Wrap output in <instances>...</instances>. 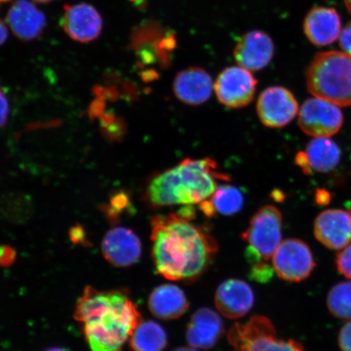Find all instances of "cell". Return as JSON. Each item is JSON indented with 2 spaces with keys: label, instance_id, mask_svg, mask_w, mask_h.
<instances>
[{
  "label": "cell",
  "instance_id": "obj_38",
  "mask_svg": "<svg viewBox=\"0 0 351 351\" xmlns=\"http://www.w3.org/2000/svg\"><path fill=\"white\" fill-rule=\"evenodd\" d=\"M10 1L11 0H0V6H1L3 3H5Z\"/></svg>",
  "mask_w": 351,
  "mask_h": 351
},
{
  "label": "cell",
  "instance_id": "obj_36",
  "mask_svg": "<svg viewBox=\"0 0 351 351\" xmlns=\"http://www.w3.org/2000/svg\"><path fill=\"white\" fill-rule=\"evenodd\" d=\"M345 3L351 14V0H345Z\"/></svg>",
  "mask_w": 351,
  "mask_h": 351
},
{
  "label": "cell",
  "instance_id": "obj_18",
  "mask_svg": "<svg viewBox=\"0 0 351 351\" xmlns=\"http://www.w3.org/2000/svg\"><path fill=\"white\" fill-rule=\"evenodd\" d=\"M304 28L306 38L314 45H330L340 37L341 19L339 13L332 8H314L307 13Z\"/></svg>",
  "mask_w": 351,
  "mask_h": 351
},
{
  "label": "cell",
  "instance_id": "obj_16",
  "mask_svg": "<svg viewBox=\"0 0 351 351\" xmlns=\"http://www.w3.org/2000/svg\"><path fill=\"white\" fill-rule=\"evenodd\" d=\"M173 92L182 103L197 106L207 102L212 96V77L204 69L191 67L182 70L176 75Z\"/></svg>",
  "mask_w": 351,
  "mask_h": 351
},
{
  "label": "cell",
  "instance_id": "obj_33",
  "mask_svg": "<svg viewBox=\"0 0 351 351\" xmlns=\"http://www.w3.org/2000/svg\"><path fill=\"white\" fill-rule=\"evenodd\" d=\"M8 29L5 24L0 20V46L6 42L8 38Z\"/></svg>",
  "mask_w": 351,
  "mask_h": 351
},
{
  "label": "cell",
  "instance_id": "obj_6",
  "mask_svg": "<svg viewBox=\"0 0 351 351\" xmlns=\"http://www.w3.org/2000/svg\"><path fill=\"white\" fill-rule=\"evenodd\" d=\"M282 215L278 208L273 205L263 206L254 215L241 239L267 262L282 243Z\"/></svg>",
  "mask_w": 351,
  "mask_h": 351
},
{
  "label": "cell",
  "instance_id": "obj_14",
  "mask_svg": "<svg viewBox=\"0 0 351 351\" xmlns=\"http://www.w3.org/2000/svg\"><path fill=\"white\" fill-rule=\"evenodd\" d=\"M274 44L265 32L254 30L243 35L237 43L234 56L236 62L250 72H257L271 62Z\"/></svg>",
  "mask_w": 351,
  "mask_h": 351
},
{
  "label": "cell",
  "instance_id": "obj_2",
  "mask_svg": "<svg viewBox=\"0 0 351 351\" xmlns=\"http://www.w3.org/2000/svg\"><path fill=\"white\" fill-rule=\"evenodd\" d=\"M74 318L82 324L91 351H121L142 317L125 289L87 287L78 298Z\"/></svg>",
  "mask_w": 351,
  "mask_h": 351
},
{
  "label": "cell",
  "instance_id": "obj_3",
  "mask_svg": "<svg viewBox=\"0 0 351 351\" xmlns=\"http://www.w3.org/2000/svg\"><path fill=\"white\" fill-rule=\"evenodd\" d=\"M210 158L186 159L173 168L151 178L145 189V201L152 208L174 205L192 206L209 199L219 181H228Z\"/></svg>",
  "mask_w": 351,
  "mask_h": 351
},
{
  "label": "cell",
  "instance_id": "obj_8",
  "mask_svg": "<svg viewBox=\"0 0 351 351\" xmlns=\"http://www.w3.org/2000/svg\"><path fill=\"white\" fill-rule=\"evenodd\" d=\"M298 125L304 133L313 137H330L343 125L339 106L326 99H306L298 112Z\"/></svg>",
  "mask_w": 351,
  "mask_h": 351
},
{
  "label": "cell",
  "instance_id": "obj_34",
  "mask_svg": "<svg viewBox=\"0 0 351 351\" xmlns=\"http://www.w3.org/2000/svg\"><path fill=\"white\" fill-rule=\"evenodd\" d=\"M172 351H197V350L195 349H193V348H179L175 349Z\"/></svg>",
  "mask_w": 351,
  "mask_h": 351
},
{
  "label": "cell",
  "instance_id": "obj_7",
  "mask_svg": "<svg viewBox=\"0 0 351 351\" xmlns=\"http://www.w3.org/2000/svg\"><path fill=\"white\" fill-rule=\"evenodd\" d=\"M273 267L279 278L289 282H301L313 273L315 262L304 241L289 239L282 241L276 250Z\"/></svg>",
  "mask_w": 351,
  "mask_h": 351
},
{
  "label": "cell",
  "instance_id": "obj_29",
  "mask_svg": "<svg viewBox=\"0 0 351 351\" xmlns=\"http://www.w3.org/2000/svg\"><path fill=\"white\" fill-rule=\"evenodd\" d=\"M339 345L341 351H351V319L341 328Z\"/></svg>",
  "mask_w": 351,
  "mask_h": 351
},
{
  "label": "cell",
  "instance_id": "obj_32",
  "mask_svg": "<svg viewBox=\"0 0 351 351\" xmlns=\"http://www.w3.org/2000/svg\"><path fill=\"white\" fill-rule=\"evenodd\" d=\"M70 239L73 243H84L86 241L85 230L80 226L73 227L69 232Z\"/></svg>",
  "mask_w": 351,
  "mask_h": 351
},
{
  "label": "cell",
  "instance_id": "obj_20",
  "mask_svg": "<svg viewBox=\"0 0 351 351\" xmlns=\"http://www.w3.org/2000/svg\"><path fill=\"white\" fill-rule=\"evenodd\" d=\"M148 306L154 317L172 320L185 314L189 304L182 289L177 285L165 284L153 289L149 296Z\"/></svg>",
  "mask_w": 351,
  "mask_h": 351
},
{
  "label": "cell",
  "instance_id": "obj_9",
  "mask_svg": "<svg viewBox=\"0 0 351 351\" xmlns=\"http://www.w3.org/2000/svg\"><path fill=\"white\" fill-rule=\"evenodd\" d=\"M256 86L252 72L240 66H232L219 74L214 90L219 103L228 108H241L252 102Z\"/></svg>",
  "mask_w": 351,
  "mask_h": 351
},
{
  "label": "cell",
  "instance_id": "obj_24",
  "mask_svg": "<svg viewBox=\"0 0 351 351\" xmlns=\"http://www.w3.org/2000/svg\"><path fill=\"white\" fill-rule=\"evenodd\" d=\"M327 306L333 317L351 319V282L337 284L329 291Z\"/></svg>",
  "mask_w": 351,
  "mask_h": 351
},
{
  "label": "cell",
  "instance_id": "obj_25",
  "mask_svg": "<svg viewBox=\"0 0 351 351\" xmlns=\"http://www.w3.org/2000/svg\"><path fill=\"white\" fill-rule=\"evenodd\" d=\"M274 271L267 261H261L253 263L249 276L258 283H267L273 278Z\"/></svg>",
  "mask_w": 351,
  "mask_h": 351
},
{
  "label": "cell",
  "instance_id": "obj_23",
  "mask_svg": "<svg viewBox=\"0 0 351 351\" xmlns=\"http://www.w3.org/2000/svg\"><path fill=\"white\" fill-rule=\"evenodd\" d=\"M130 348L134 351H164L168 337L160 324L147 320L140 322L130 337Z\"/></svg>",
  "mask_w": 351,
  "mask_h": 351
},
{
  "label": "cell",
  "instance_id": "obj_28",
  "mask_svg": "<svg viewBox=\"0 0 351 351\" xmlns=\"http://www.w3.org/2000/svg\"><path fill=\"white\" fill-rule=\"evenodd\" d=\"M16 258L15 249L10 245H0V267H10Z\"/></svg>",
  "mask_w": 351,
  "mask_h": 351
},
{
  "label": "cell",
  "instance_id": "obj_17",
  "mask_svg": "<svg viewBox=\"0 0 351 351\" xmlns=\"http://www.w3.org/2000/svg\"><path fill=\"white\" fill-rule=\"evenodd\" d=\"M6 21L13 34L24 41L40 36L47 24L43 12L28 0H16L8 10Z\"/></svg>",
  "mask_w": 351,
  "mask_h": 351
},
{
  "label": "cell",
  "instance_id": "obj_39",
  "mask_svg": "<svg viewBox=\"0 0 351 351\" xmlns=\"http://www.w3.org/2000/svg\"><path fill=\"white\" fill-rule=\"evenodd\" d=\"M133 1H134V0H133Z\"/></svg>",
  "mask_w": 351,
  "mask_h": 351
},
{
  "label": "cell",
  "instance_id": "obj_11",
  "mask_svg": "<svg viewBox=\"0 0 351 351\" xmlns=\"http://www.w3.org/2000/svg\"><path fill=\"white\" fill-rule=\"evenodd\" d=\"M110 265L128 267L137 263L142 256V243L135 232L125 227H116L105 234L101 245Z\"/></svg>",
  "mask_w": 351,
  "mask_h": 351
},
{
  "label": "cell",
  "instance_id": "obj_10",
  "mask_svg": "<svg viewBox=\"0 0 351 351\" xmlns=\"http://www.w3.org/2000/svg\"><path fill=\"white\" fill-rule=\"evenodd\" d=\"M298 112L300 108L295 95L287 88H267L258 97V116L263 125L269 128H283L295 119Z\"/></svg>",
  "mask_w": 351,
  "mask_h": 351
},
{
  "label": "cell",
  "instance_id": "obj_27",
  "mask_svg": "<svg viewBox=\"0 0 351 351\" xmlns=\"http://www.w3.org/2000/svg\"><path fill=\"white\" fill-rule=\"evenodd\" d=\"M336 265L341 274L351 280V245L341 250L336 258Z\"/></svg>",
  "mask_w": 351,
  "mask_h": 351
},
{
  "label": "cell",
  "instance_id": "obj_15",
  "mask_svg": "<svg viewBox=\"0 0 351 351\" xmlns=\"http://www.w3.org/2000/svg\"><path fill=\"white\" fill-rule=\"evenodd\" d=\"M254 295L252 289L244 280L230 279L219 285L215 295V304L223 317L239 319L252 308Z\"/></svg>",
  "mask_w": 351,
  "mask_h": 351
},
{
  "label": "cell",
  "instance_id": "obj_26",
  "mask_svg": "<svg viewBox=\"0 0 351 351\" xmlns=\"http://www.w3.org/2000/svg\"><path fill=\"white\" fill-rule=\"evenodd\" d=\"M129 199L128 197L124 194L117 195L113 197L111 200V204L107 206V208L105 209L108 217L111 221H116L120 214L125 208H128Z\"/></svg>",
  "mask_w": 351,
  "mask_h": 351
},
{
  "label": "cell",
  "instance_id": "obj_19",
  "mask_svg": "<svg viewBox=\"0 0 351 351\" xmlns=\"http://www.w3.org/2000/svg\"><path fill=\"white\" fill-rule=\"evenodd\" d=\"M223 332L222 319L208 307H202L192 315L186 330V340L192 348L208 350L213 348Z\"/></svg>",
  "mask_w": 351,
  "mask_h": 351
},
{
  "label": "cell",
  "instance_id": "obj_21",
  "mask_svg": "<svg viewBox=\"0 0 351 351\" xmlns=\"http://www.w3.org/2000/svg\"><path fill=\"white\" fill-rule=\"evenodd\" d=\"M311 171L328 173L339 165L340 148L329 137H315L311 140L304 152Z\"/></svg>",
  "mask_w": 351,
  "mask_h": 351
},
{
  "label": "cell",
  "instance_id": "obj_12",
  "mask_svg": "<svg viewBox=\"0 0 351 351\" xmlns=\"http://www.w3.org/2000/svg\"><path fill=\"white\" fill-rule=\"evenodd\" d=\"M315 238L328 249L342 250L351 241V209L324 210L314 223Z\"/></svg>",
  "mask_w": 351,
  "mask_h": 351
},
{
  "label": "cell",
  "instance_id": "obj_5",
  "mask_svg": "<svg viewBox=\"0 0 351 351\" xmlns=\"http://www.w3.org/2000/svg\"><path fill=\"white\" fill-rule=\"evenodd\" d=\"M276 331L269 318L254 315L245 324H236L228 333L234 351H304L295 340L276 339Z\"/></svg>",
  "mask_w": 351,
  "mask_h": 351
},
{
  "label": "cell",
  "instance_id": "obj_30",
  "mask_svg": "<svg viewBox=\"0 0 351 351\" xmlns=\"http://www.w3.org/2000/svg\"><path fill=\"white\" fill-rule=\"evenodd\" d=\"M10 115V104L5 93L0 87V129L6 125Z\"/></svg>",
  "mask_w": 351,
  "mask_h": 351
},
{
  "label": "cell",
  "instance_id": "obj_35",
  "mask_svg": "<svg viewBox=\"0 0 351 351\" xmlns=\"http://www.w3.org/2000/svg\"><path fill=\"white\" fill-rule=\"evenodd\" d=\"M44 351H68V350H65L64 348H51L47 349Z\"/></svg>",
  "mask_w": 351,
  "mask_h": 351
},
{
  "label": "cell",
  "instance_id": "obj_22",
  "mask_svg": "<svg viewBox=\"0 0 351 351\" xmlns=\"http://www.w3.org/2000/svg\"><path fill=\"white\" fill-rule=\"evenodd\" d=\"M244 196L239 189L230 185L217 187L212 197L199 204L202 212L208 218L216 215L232 216L243 208Z\"/></svg>",
  "mask_w": 351,
  "mask_h": 351
},
{
  "label": "cell",
  "instance_id": "obj_1",
  "mask_svg": "<svg viewBox=\"0 0 351 351\" xmlns=\"http://www.w3.org/2000/svg\"><path fill=\"white\" fill-rule=\"evenodd\" d=\"M191 221L179 212L152 219L154 265L166 279L195 282L217 253V241Z\"/></svg>",
  "mask_w": 351,
  "mask_h": 351
},
{
  "label": "cell",
  "instance_id": "obj_4",
  "mask_svg": "<svg viewBox=\"0 0 351 351\" xmlns=\"http://www.w3.org/2000/svg\"><path fill=\"white\" fill-rule=\"evenodd\" d=\"M306 80L315 97L351 107V55L339 51L318 54L307 68Z\"/></svg>",
  "mask_w": 351,
  "mask_h": 351
},
{
  "label": "cell",
  "instance_id": "obj_13",
  "mask_svg": "<svg viewBox=\"0 0 351 351\" xmlns=\"http://www.w3.org/2000/svg\"><path fill=\"white\" fill-rule=\"evenodd\" d=\"M62 26L73 40L89 43L102 32L103 19L97 10L90 4H73L64 8Z\"/></svg>",
  "mask_w": 351,
  "mask_h": 351
},
{
  "label": "cell",
  "instance_id": "obj_31",
  "mask_svg": "<svg viewBox=\"0 0 351 351\" xmlns=\"http://www.w3.org/2000/svg\"><path fill=\"white\" fill-rule=\"evenodd\" d=\"M339 40L341 49L345 53L351 55V21L341 29Z\"/></svg>",
  "mask_w": 351,
  "mask_h": 351
},
{
  "label": "cell",
  "instance_id": "obj_37",
  "mask_svg": "<svg viewBox=\"0 0 351 351\" xmlns=\"http://www.w3.org/2000/svg\"><path fill=\"white\" fill-rule=\"evenodd\" d=\"M34 1L40 3H47L51 1H53V0H34Z\"/></svg>",
  "mask_w": 351,
  "mask_h": 351
}]
</instances>
